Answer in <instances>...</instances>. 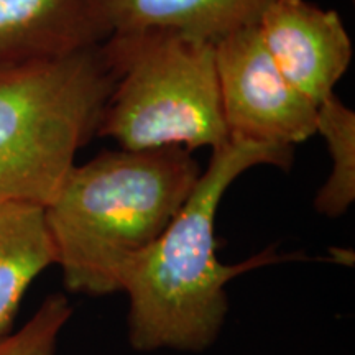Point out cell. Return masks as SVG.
<instances>
[{"label": "cell", "mask_w": 355, "mask_h": 355, "mask_svg": "<svg viewBox=\"0 0 355 355\" xmlns=\"http://www.w3.org/2000/svg\"><path fill=\"white\" fill-rule=\"evenodd\" d=\"M117 79L107 43L0 66V201L46 207Z\"/></svg>", "instance_id": "obj_3"}, {"label": "cell", "mask_w": 355, "mask_h": 355, "mask_svg": "<svg viewBox=\"0 0 355 355\" xmlns=\"http://www.w3.org/2000/svg\"><path fill=\"white\" fill-rule=\"evenodd\" d=\"M56 265L44 207L0 201V337L10 332L26 290Z\"/></svg>", "instance_id": "obj_9"}, {"label": "cell", "mask_w": 355, "mask_h": 355, "mask_svg": "<svg viewBox=\"0 0 355 355\" xmlns=\"http://www.w3.org/2000/svg\"><path fill=\"white\" fill-rule=\"evenodd\" d=\"M293 146L230 137L212 150L193 191L152 245L133 257L121 275L128 296V343L140 352L171 349L202 352L219 337L229 313L227 285L254 270L306 260L270 247L239 263L217 257L216 217L234 181L255 166L290 170Z\"/></svg>", "instance_id": "obj_1"}, {"label": "cell", "mask_w": 355, "mask_h": 355, "mask_svg": "<svg viewBox=\"0 0 355 355\" xmlns=\"http://www.w3.org/2000/svg\"><path fill=\"white\" fill-rule=\"evenodd\" d=\"M71 316L66 295H50L19 331L0 337V355H55L58 337Z\"/></svg>", "instance_id": "obj_11"}, {"label": "cell", "mask_w": 355, "mask_h": 355, "mask_svg": "<svg viewBox=\"0 0 355 355\" xmlns=\"http://www.w3.org/2000/svg\"><path fill=\"white\" fill-rule=\"evenodd\" d=\"M117 79L96 137L122 150H214L230 139L214 43L168 33L110 35Z\"/></svg>", "instance_id": "obj_4"}, {"label": "cell", "mask_w": 355, "mask_h": 355, "mask_svg": "<svg viewBox=\"0 0 355 355\" xmlns=\"http://www.w3.org/2000/svg\"><path fill=\"white\" fill-rule=\"evenodd\" d=\"M222 114L230 137L295 146L316 135L318 105L296 91L255 25L214 44Z\"/></svg>", "instance_id": "obj_5"}, {"label": "cell", "mask_w": 355, "mask_h": 355, "mask_svg": "<svg viewBox=\"0 0 355 355\" xmlns=\"http://www.w3.org/2000/svg\"><path fill=\"white\" fill-rule=\"evenodd\" d=\"M260 38L286 81L319 105L336 94L352 61L340 15L309 0H272L257 21Z\"/></svg>", "instance_id": "obj_6"}, {"label": "cell", "mask_w": 355, "mask_h": 355, "mask_svg": "<svg viewBox=\"0 0 355 355\" xmlns=\"http://www.w3.org/2000/svg\"><path fill=\"white\" fill-rule=\"evenodd\" d=\"M272 0H102L110 35L168 33L217 43L255 25Z\"/></svg>", "instance_id": "obj_8"}, {"label": "cell", "mask_w": 355, "mask_h": 355, "mask_svg": "<svg viewBox=\"0 0 355 355\" xmlns=\"http://www.w3.org/2000/svg\"><path fill=\"white\" fill-rule=\"evenodd\" d=\"M109 37L102 0H0V66L74 51Z\"/></svg>", "instance_id": "obj_7"}, {"label": "cell", "mask_w": 355, "mask_h": 355, "mask_svg": "<svg viewBox=\"0 0 355 355\" xmlns=\"http://www.w3.org/2000/svg\"><path fill=\"white\" fill-rule=\"evenodd\" d=\"M201 173L183 146L104 150L71 168L44 207L66 290L121 291L123 268L165 232Z\"/></svg>", "instance_id": "obj_2"}, {"label": "cell", "mask_w": 355, "mask_h": 355, "mask_svg": "<svg viewBox=\"0 0 355 355\" xmlns=\"http://www.w3.org/2000/svg\"><path fill=\"white\" fill-rule=\"evenodd\" d=\"M316 133L326 140L332 166L314 198V209L336 219L355 201V112L332 94L318 105Z\"/></svg>", "instance_id": "obj_10"}]
</instances>
